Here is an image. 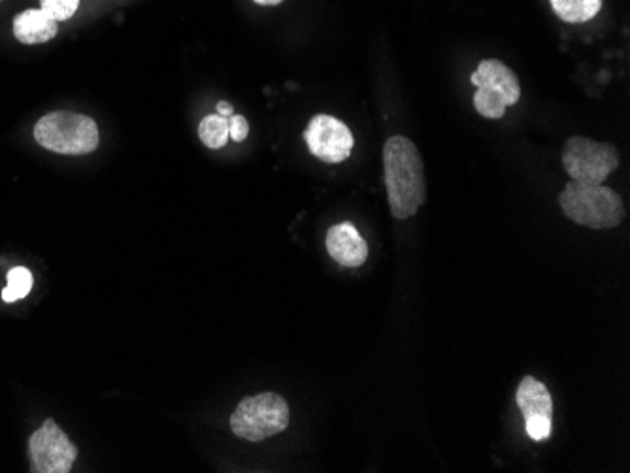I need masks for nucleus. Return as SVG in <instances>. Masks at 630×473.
Listing matches in <instances>:
<instances>
[{
    "instance_id": "1",
    "label": "nucleus",
    "mask_w": 630,
    "mask_h": 473,
    "mask_svg": "<svg viewBox=\"0 0 630 473\" xmlns=\"http://www.w3.org/2000/svg\"><path fill=\"white\" fill-rule=\"evenodd\" d=\"M383 174L391 213L397 219H408L425 205L427 187L423 158L412 140L393 136L383 145Z\"/></svg>"
},
{
    "instance_id": "2",
    "label": "nucleus",
    "mask_w": 630,
    "mask_h": 473,
    "mask_svg": "<svg viewBox=\"0 0 630 473\" xmlns=\"http://www.w3.org/2000/svg\"><path fill=\"white\" fill-rule=\"evenodd\" d=\"M558 205L566 218L593 231L616 229L624 219L623 200L602 184L572 182L558 195Z\"/></svg>"
},
{
    "instance_id": "3",
    "label": "nucleus",
    "mask_w": 630,
    "mask_h": 473,
    "mask_svg": "<svg viewBox=\"0 0 630 473\" xmlns=\"http://www.w3.org/2000/svg\"><path fill=\"white\" fill-rule=\"evenodd\" d=\"M34 140L53 153L87 155L99 147V127L87 116L61 110L40 119L34 127Z\"/></svg>"
},
{
    "instance_id": "4",
    "label": "nucleus",
    "mask_w": 630,
    "mask_h": 473,
    "mask_svg": "<svg viewBox=\"0 0 630 473\" xmlns=\"http://www.w3.org/2000/svg\"><path fill=\"white\" fill-rule=\"evenodd\" d=\"M290 425V408L282 396L274 393L243 398L230 417L232 432L246 441L269 440Z\"/></svg>"
},
{
    "instance_id": "5",
    "label": "nucleus",
    "mask_w": 630,
    "mask_h": 473,
    "mask_svg": "<svg viewBox=\"0 0 630 473\" xmlns=\"http://www.w3.org/2000/svg\"><path fill=\"white\" fill-rule=\"evenodd\" d=\"M470 81L478 87L474 106L484 118H504L506 110L521 99L518 76L499 59L481 61Z\"/></svg>"
},
{
    "instance_id": "6",
    "label": "nucleus",
    "mask_w": 630,
    "mask_h": 473,
    "mask_svg": "<svg viewBox=\"0 0 630 473\" xmlns=\"http://www.w3.org/2000/svg\"><path fill=\"white\" fill-rule=\"evenodd\" d=\"M563 165L572 182L605 184L611 172L619 168L618 147L585 136H572L563 150Z\"/></svg>"
},
{
    "instance_id": "7",
    "label": "nucleus",
    "mask_w": 630,
    "mask_h": 473,
    "mask_svg": "<svg viewBox=\"0 0 630 473\" xmlns=\"http://www.w3.org/2000/svg\"><path fill=\"white\" fill-rule=\"evenodd\" d=\"M29 454L36 472L40 473H66L70 472L78 457L73 441L55 425L53 419H47L42 427L31 436L29 440Z\"/></svg>"
},
{
    "instance_id": "8",
    "label": "nucleus",
    "mask_w": 630,
    "mask_h": 473,
    "mask_svg": "<svg viewBox=\"0 0 630 473\" xmlns=\"http://www.w3.org/2000/svg\"><path fill=\"white\" fill-rule=\"evenodd\" d=\"M309 153L327 165L344 163L354 150V134L346 123L330 116H315L304 131Z\"/></svg>"
},
{
    "instance_id": "9",
    "label": "nucleus",
    "mask_w": 630,
    "mask_h": 473,
    "mask_svg": "<svg viewBox=\"0 0 630 473\" xmlns=\"http://www.w3.org/2000/svg\"><path fill=\"white\" fill-rule=\"evenodd\" d=\"M515 400L519 411L525 417L526 435L534 441L547 440L553 428V400L544 383L526 375L519 383Z\"/></svg>"
},
{
    "instance_id": "10",
    "label": "nucleus",
    "mask_w": 630,
    "mask_h": 473,
    "mask_svg": "<svg viewBox=\"0 0 630 473\" xmlns=\"http://www.w3.org/2000/svg\"><path fill=\"white\" fill-rule=\"evenodd\" d=\"M328 255L346 268H359L368 256V245L351 223L335 224L327 232Z\"/></svg>"
},
{
    "instance_id": "11",
    "label": "nucleus",
    "mask_w": 630,
    "mask_h": 473,
    "mask_svg": "<svg viewBox=\"0 0 630 473\" xmlns=\"http://www.w3.org/2000/svg\"><path fill=\"white\" fill-rule=\"evenodd\" d=\"M57 23L59 21L53 20L52 15L44 12L42 8L40 10L31 8L13 18V36L26 46L46 44L59 33Z\"/></svg>"
},
{
    "instance_id": "12",
    "label": "nucleus",
    "mask_w": 630,
    "mask_h": 473,
    "mask_svg": "<svg viewBox=\"0 0 630 473\" xmlns=\"http://www.w3.org/2000/svg\"><path fill=\"white\" fill-rule=\"evenodd\" d=\"M553 12L566 23H585L593 20L600 8L602 0H550Z\"/></svg>"
},
{
    "instance_id": "13",
    "label": "nucleus",
    "mask_w": 630,
    "mask_h": 473,
    "mask_svg": "<svg viewBox=\"0 0 630 473\" xmlns=\"http://www.w3.org/2000/svg\"><path fill=\"white\" fill-rule=\"evenodd\" d=\"M198 139L210 150H221L229 142V118L206 116L198 125Z\"/></svg>"
},
{
    "instance_id": "14",
    "label": "nucleus",
    "mask_w": 630,
    "mask_h": 473,
    "mask_svg": "<svg viewBox=\"0 0 630 473\" xmlns=\"http://www.w3.org/2000/svg\"><path fill=\"white\" fill-rule=\"evenodd\" d=\"M33 274L29 270L23 268V266L10 270L8 272L7 289L2 290V300L4 302H15V300L25 298L33 289Z\"/></svg>"
},
{
    "instance_id": "15",
    "label": "nucleus",
    "mask_w": 630,
    "mask_h": 473,
    "mask_svg": "<svg viewBox=\"0 0 630 473\" xmlns=\"http://www.w3.org/2000/svg\"><path fill=\"white\" fill-rule=\"evenodd\" d=\"M40 7L55 21H68L78 12L79 0H40Z\"/></svg>"
},
{
    "instance_id": "16",
    "label": "nucleus",
    "mask_w": 630,
    "mask_h": 473,
    "mask_svg": "<svg viewBox=\"0 0 630 473\" xmlns=\"http://www.w3.org/2000/svg\"><path fill=\"white\" fill-rule=\"evenodd\" d=\"M250 134V123L243 116L232 113L229 118V139L235 142H243Z\"/></svg>"
},
{
    "instance_id": "17",
    "label": "nucleus",
    "mask_w": 630,
    "mask_h": 473,
    "mask_svg": "<svg viewBox=\"0 0 630 473\" xmlns=\"http://www.w3.org/2000/svg\"><path fill=\"white\" fill-rule=\"evenodd\" d=\"M217 113L224 116V118H230V116L235 113V110H232V106H230L229 102H219V105H217Z\"/></svg>"
},
{
    "instance_id": "18",
    "label": "nucleus",
    "mask_w": 630,
    "mask_h": 473,
    "mask_svg": "<svg viewBox=\"0 0 630 473\" xmlns=\"http://www.w3.org/2000/svg\"><path fill=\"white\" fill-rule=\"evenodd\" d=\"M259 7H278L282 4L283 0H253Z\"/></svg>"
}]
</instances>
